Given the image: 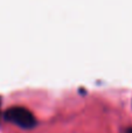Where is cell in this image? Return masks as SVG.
<instances>
[{
	"label": "cell",
	"instance_id": "2",
	"mask_svg": "<svg viewBox=\"0 0 132 133\" xmlns=\"http://www.w3.org/2000/svg\"><path fill=\"white\" fill-rule=\"evenodd\" d=\"M0 116H1V97H0Z\"/></svg>",
	"mask_w": 132,
	"mask_h": 133
},
{
	"label": "cell",
	"instance_id": "1",
	"mask_svg": "<svg viewBox=\"0 0 132 133\" xmlns=\"http://www.w3.org/2000/svg\"><path fill=\"white\" fill-rule=\"evenodd\" d=\"M5 119L22 129H32L36 125V119L34 115L28 109L23 106H12L5 111Z\"/></svg>",
	"mask_w": 132,
	"mask_h": 133
},
{
	"label": "cell",
	"instance_id": "3",
	"mask_svg": "<svg viewBox=\"0 0 132 133\" xmlns=\"http://www.w3.org/2000/svg\"><path fill=\"white\" fill-rule=\"evenodd\" d=\"M126 133H132V127H131V129H128V131H126Z\"/></svg>",
	"mask_w": 132,
	"mask_h": 133
}]
</instances>
